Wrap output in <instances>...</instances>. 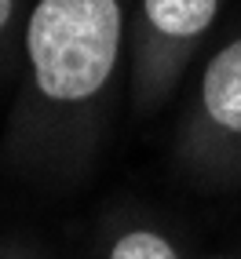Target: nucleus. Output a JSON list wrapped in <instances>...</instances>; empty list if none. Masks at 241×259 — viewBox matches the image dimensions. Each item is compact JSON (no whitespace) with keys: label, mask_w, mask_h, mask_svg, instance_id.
Wrapping results in <instances>:
<instances>
[{"label":"nucleus","mask_w":241,"mask_h":259,"mask_svg":"<svg viewBox=\"0 0 241 259\" xmlns=\"http://www.w3.org/2000/svg\"><path fill=\"white\" fill-rule=\"evenodd\" d=\"M29 11H33V0H0V80L15 73V62L22 59Z\"/></svg>","instance_id":"obj_4"},{"label":"nucleus","mask_w":241,"mask_h":259,"mask_svg":"<svg viewBox=\"0 0 241 259\" xmlns=\"http://www.w3.org/2000/svg\"><path fill=\"white\" fill-rule=\"evenodd\" d=\"M197 102L205 128L227 135V139H241V37L223 44L209 59L201 73Z\"/></svg>","instance_id":"obj_3"},{"label":"nucleus","mask_w":241,"mask_h":259,"mask_svg":"<svg viewBox=\"0 0 241 259\" xmlns=\"http://www.w3.org/2000/svg\"><path fill=\"white\" fill-rule=\"evenodd\" d=\"M219 0H139V29L150 59H176L212 29Z\"/></svg>","instance_id":"obj_2"},{"label":"nucleus","mask_w":241,"mask_h":259,"mask_svg":"<svg viewBox=\"0 0 241 259\" xmlns=\"http://www.w3.org/2000/svg\"><path fill=\"white\" fill-rule=\"evenodd\" d=\"M125 0H33L22 37V92L4 132L8 161H59L73 120L113 84Z\"/></svg>","instance_id":"obj_1"},{"label":"nucleus","mask_w":241,"mask_h":259,"mask_svg":"<svg viewBox=\"0 0 241 259\" xmlns=\"http://www.w3.org/2000/svg\"><path fill=\"white\" fill-rule=\"evenodd\" d=\"M110 259H179L176 248L153 230H132L110 248Z\"/></svg>","instance_id":"obj_5"}]
</instances>
